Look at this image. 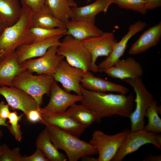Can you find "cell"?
Wrapping results in <instances>:
<instances>
[{
    "mask_svg": "<svg viewBox=\"0 0 161 161\" xmlns=\"http://www.w3.org/2000/svg\"><path fill=\"white\" fill-rule=\"evenodd\" d=\"M157 133L147 131L144 129L128 133L112 161H121L128 155L137 151L147 144H151L159 149L161 146L157 141Z\"/></svg>",
    "mask_w": 161,
    "mask_h": 161,
    "instance_id": "9",
    "label": "cell"
},
{
    "mask_svg": "<svg viewBox=\"0 0 161 161\" xmlns=\"http://www.w3.org/2000/svg\"><path fill=\"white\" fill-rule=\"evenodd\" d=\"M63 36H56L41 41L20 45L15 51L18 63L21 64L28 60L40 57L51 47L58 46L61 43L60 39Z\"/></svg>",
    "mask_w": 161,
    "mask_h": 161,
    "instance_id": "16",
    "label": "cell"
},
{
    "mask_svg": "<svg viewBox=\"0 0 161 161\" xmlns=\"http://www.w3.org/2000/svg\"><path fill=\"white\" fill-rule=\"evenodd\" d=\"M0 95L4 97L11 109L21 110L26 115L30 111L41 108L30 95L14 86H0Z\"/></svg>",
    "mask_w": 161,
    "mask_h": 161,
    "instance_id": "12",
    "label": "cell"
},
{
    "mask_svg": "<svg viewBox=\"0 0 161 161\" xmlns=\"http://www.w3.org/2000/svg\"><path fill=\"white\" fill-rule=\"evenodd\" d=\"M0 22H2V21L1 18L0 16Z\"/></svg>",
    "mask_w": 161,
    "mask_h": 161,
    "instance_id": "47",
    "label": "cell"
},
{
    "mask_svg": "<svg viewBox=\"0 0 161 161\" xmlns=\"http://www.w3.org/2000/svg\"><path fill=\"white\" fill-rule=\"evenodd\" d=\"M45 4L53 15L64 23L72 18L73 11L68 0H45Z\"/></svg>",
    "mask_w": 161,
    "mask_h": 161,
    "instance_id": "27",
    "label": "cell"
},
{
    "mask_svg": "<svg viewBox=\"0 0 161 161\" xmlns=\"http://www.w3.org/2000/svg\"><path fill=\"white\" fill-rule=\"evenodd\" d=\"M15 51L0 59V86H13L15 78L26 70L18 63Z\"/></svg>",
    "mask_w": 161,
    "mask_h": 161,
    "instance_id": "20",
    "label": "cell"
},
{
    "mask_svg": "<svg viewBox=\"0 0 161 161\" xmlns=\"http://www.w3.org/2000/svg\"><path fill=\"white\" fill-rule=\"evenodd\" d=\"M6 120L7 119L3 118L0 116V126H2L7 127L9 125L6 123Z\"/></svg>",
    "mask_w": 161,
    "mask_h": 161,
    "instance_id": "40",
    "label": "cell"
},
{
    "mask_svg": "<svg viewBox=\"0 0 161 161\" xmlns=\"http://www.w3.org/2000/svg\"><path fill=\"white\" fill-rule=\"evenodd\" d=\"M39 109L32 110L28 113L26 116L30 121L32 123L38 122L41 118Z\"/></svg>",
    "mask_w": 161,
    "mask_h": 161,
    "instance_id": "35",
    "label": "cell"
},
{
    "mask_svg": "<svg viewBox=\"0 0 161 161\" xmlns=\"http://www.w3.org/2000/svg\"><path fill=\"white\" fill-rule=\"evenodd\" d=\"M161 155H148L143 160V161H161Z\"/></svg>",
    "mask_w": 161,
    "mask_h": 161,
    "instance_id": "38",
    "label": "cell"
},
{
    "mask_svg": "<svg viewBox=\"0 0 161 161\" xmlns=\"http://www.w3.org/2000/svg\"><path fill=\"white\" fill-rule=\"evenodd\" d=\"M30 31L32 43L43 41L56 36H64L66 35V28H63L48 29L31 27Z\"/></svg>",
    "mask_w": 161,
    "mask_h": 161,
    "instance_id": "29",
    "label": "cell"
},
{
    "mask_svg": "<svg viewBox=\"0 0 161 161\" xmlns=\"http://www.w3.org/2000/svg\"><path fill=\"white\" fill-rule=\"evenodd\" d=\"M81 85L88 90L97 92H115L126 94L129 91L127 87L97 77L89 71L84 72Z\"/></svg>",
    "mask_w": 161,
    "mask_h": 161,
    "instance_id": "18",
    "label": "cell"
},
{
    "mask_svg": "<svg viewBox=\"0 0 161 161\" xmlns=\"http://www.w3.org/2000/svg\"><path fill=\"white\" fill-rule=\"evenodd\" d=\"M2 150L0 151V157H1L2 154Z\"/></svg>",
    "mask_w": 161,
    "mask_h": 161,
    "instance_id": "44",
    "label": "cell"
},
{
    "mask_svg": "<svg viewBox=\"0 0 161 161\" xmlns=\"http://www.w3.org/2000/svg\"><path fill=\"white\" fill-rule=\"evenodd\" d=\"M115 0H96L86 5L72 7L73 16L71 20H95L96 15L102 12L106 13L109 7L114 3Z\"/></svg>",
    "mask_w": 161,
    "mask_h": 161,
    "instance_id": "22",
    "label": "cell"
},
{
    "mask_svg": "<svg viewBox=\"0 0 161 161\" xmlns=\"http://www.w3.org/2000/svg\"><path fill=\"white\" fill-rule=\"evenodd\" d=\"M3 136V133L1 130L0 129V140L1 139Z\"/></svg>",
    "mask_w": 161,
    "mask_h": 161,
    "instance_id": "43",
    "label": "cell"
},
{
    "mask_svg": "<svg viewBox=\"0 0 161 161\" xmlns=\"http://www.w3.org/2000/svg\"><path fill=\"white\" fill-rule=\"evenodd\" d=\"M36 147L43 153L48 161H66V155L60 152L51 142L46 128L38 135L36 140Z\"/></svg>",
    "mask_w": 161,
    "mask_h": 161,
    "instance_id": "24",
    "label": "cell"
},
{
    "mask_svg": "<svg viewBox=\"0 0 161 161\" xmlns=\"http://www.w3.org/2000/svg\"><path fill=\"white\" fill-rule=\"evenodd\" d=\"M50 98L47 104L43 108L52 112H65L70 106L80 101L82 96L72 95L60 87L54 80L50 90Z\"/></svg>",
    "mask_w": 161,
    "mask_h": 161,
    "instance_id": "15",
    "label": "cell"
},
{
    "mask_svg": "<svg viewBox=\"0 0 161 161\" xmlns=\"http://www.w3.org/2000/svg\"><path fill=\"white\" fill-rule=\"evenodd\" d=\"M6 27L3 22H0V35L4 30Z\"/></svg>",
    "mask_w": 161,
    "mask_h": 161,
    "instance_id": "42",
    "label": "cell"
},
{
    "mask_svg": "<svg viewBox=\"0 0 161 161\" xmlns=\"http://www.w3.org/2000/svg\"><path fill=\"white\" fill-rule=\"evenodd\" d=\"M9 106L3 101L0 102V116L3 119H7L10 113L9 109Z\"/></svg>",
    "mask_w": 161,
    "mask_h": 161,
    "instance_id": "36",
    "label": "cell"
},
{
    "mask_svg": "<svg viewBox=\"0 0 161 161\" xmlns=\"http://www.w3.org/2000/svg\"><path fill=\"white\" fill-rule=\"evenodd\" d=\"M69 116L82 127L86 129L97 122L95 114L85 106L75 103L66 111Z\"/></svg>",
    "mask_w": 161,
    "mask_h": 161,
    "instance_id": "26",
    "label": "cell"
},
{
    "mask_svg": "<svg viewBox=\"0 0 161 161\" xmlns=\"http://www.w3.org/2000/svg\"><path fill=\"white\" fill-rule=\"evenodd\" d=\"M147 10H153L161 6V0H144Z\"/></svg>",
    "mask_w": 161,
    "mask_h": 161,
    "instance_id": "37",
    "label": "cell"
},
{
    "mask_svg": "<svg viewBox=\"0 0 161 161\" xmlns=\"http://www.w3.org/2000/svg\"><path fill=\"white\" fill-rule=\"evenodd\" d=\"M2 153L0 157V161H21L23 156L20 154L18 147L11 150L6 144L1 145Z\"/></svg>",
    "mask_w": 161,
    "mask_h": 161,
    "instance_id": "32",
    "label": "cell"
},
{
    "mask_svg": "<svg viewBox=\"0 0 161 161\" xmlns=\"http://www.w3.org/2000/svg\"><path fill=\"white\" fill-rule=\"evenodd\" d=\"M82 94L81 104L94 112L97 123L105 117L118 115L129 118L132 112L134 98L130 94L106 93L88 90L80 85Z\"/></svg>",
    "mask_w": 161,
    "mask_h": 161,
    "instance_id": "1",
    "label": "cell"
},
{
    "mask_svg": "<svg viewBox=\"0 0 161 161\" xmlns=\"http://www.w3.org/2000/svg\"><path fill=\"white\" fill-rule=\"evenodd\" d=\"M33 13L30 9L22 7L18 20L4 30L0 35V59L15 50L20 45L32 43L30 29Z\"/></svg>",
    "mask_w": 161,
    "mask_h": 161,
    "instance_id": "2",
    "label": "cell"
},
{
    "mask_svg": "<svg viewBox=\"0 0 161 161\" xmlns=\"http://www.w3.org/2000/svg\"><path fill=\"white\" fill-rule=\"evenodd\" d=\"M124 80L132 87L136 94L134 100L135 108L129 117L131 123L130 130L135 131L144 129L145 114L154 100L153 96L147 89L141 78H127Z\"/></svg>",
    "mask_w": 161,
    "mask_h": 161,
    "instance_id": "5",
    "label": "cell"
},
{
    "mask_svg": "<svg viewBox=\"0 0 161 161\" xmlns=\"http://www.w3.org/2000/svg\"><path fill=\"white\" fill-rule=\"evenodd\" d=\"M91 55L92 60L89 71L100 72L96 64L98 57H108L111 53L117 41L113 32H104L102 35L89 37L81 41Z\"/></svg>",
    "mask_w": 161,
    "mask_h": 161,
    "instance_id": "8",
    "label": "cell"
},
{
    "mask_svg": "<svg viewBox=\"0 0 161 161\" xmlns=\"http://www.w3.org/2000/svg\"><path fill=\"white\" fill-rule=\"evenodd\" d=\"M130 131L129 129H126L119 133L109 135L100 130L95 131L89 143L98 151L97 161L112 160Z\"/></svg>",
    "mask_w": 161,
    "mask_h": 161,
    "instance_id": "7",
    "label": "cell"
},
{
    "mask_svg": "<svg viewBox=\"0 0 161 161\" xmlns=\"http://www.w3.org/2000/svg\"><path fill=\"white\" fill-rule=\"evenodd\" d=\"M21 12L18 0H0V16L6 27L18 20Z\"/></svg>",
    "mask_w": 161,
    "mask_h": 161,
    "instance_id": "25",
    "label": "cell"
},
{
    "mask_svg": "<svg viewBox=\"0 0 161 161\" xmlns=\"http://www.w3.org/2000/svg\"><path fill=\"white\" fill-rule=\"evenodd\" d=\"M82 161H97V158L93 157H90L88 156H86L81 158Z\"/></svg>",
    "mask_w": 161,
    "mask_h": 161,
    "instance_id": "39",
    "label": "cell"
},
{
    "mask_svg": "<svg viewBox=\"0 0 161 161\" xmlns=\"http://www.w3.org/2000/svg\"><path fill=\"white\" fill-rule=\"evenodd\" d=\"M2 150V147L1 145L0 144V151Z\"/></svg>",
    "mask_w": 161,
    "mask_h": 161,
    "instance_id": "46",
    "label": "cell"
},
{
    "mask_svg": "<svg viewBox=\"0 0 161 161\" xmlns=\"http://www.w3.org/2000/svg\"><path fill=\"white\" fill-rule=\"evenodd\" d=\"M95 20H71L65 24L66 35H70L80 41L89 37L100 35L104 32L95 25Z\"/></svg>",
    "mask_w": 161,
    "mask_h": 161,
    "instance_id": "19",
    "label": "cell"
},
{
    "mask_svg": "<svg viewBox=\"0 0 161 161\" xmlns=\"http://www.w3.org/2000/svg\"><path fill=\"white\" fill-rule=\"evenodd\" d=\"M58 47H51L43 56L37 58L26 60L22 63L21 66L32 73L36 72L38 75L44 74L52 76L60 62L65 58L57 54Z\"/></svg>",
    "mask_w": 161,
    "mask_h": 161,
    "instance_id": "10",
    "label": "cell"
},
{
    "mask_svg": "<svg viewBox=\"0 0 161 161\" xmlns=\"http://www.w3.org/2000/svg\"><path fill=\"white\" fill-rule=\"evenodd\" d=\"M21 2L22 7L27 8L34 13L44 6L45 0H21Z\"/></svg>",
    "mask_w": 161,
    "mask_h": 161,
    "instance_id": "33",
    "label": "cell"
},
{
    "mask_svg": "<svg viewBox=\"0 0 161 161\" xmlns=\"http://www.w3.org/2000/svg\"><path fill=\"white\" fill-rule=\"evenodd\" d=\"M24 114L18 115L16 111L10 112L8 118V123L10 125H9L7 127L10 133L14 137L16 140L19 142H21L22 139L23 132L21 131L18 122L21 120Z\"/></svg>",
    "mask_w": 161,
    "mask_h": 161,
    "instance_id": "31",
    "label": "cell"
},
{
    "mask_svg": "<svg viewBox=\"0 0 161 161\" xmlns=\"http://www.w3.org/2000/svg\"><path fill=\"white\" fill-rule=\"evenodd\" d=\"M57 53L65 58L72 66L84 72L89 71L92 57L81 41L66 35L58 47Z\"/></svg>",
    "mask_w": 161,
    "mask_h": 161,
    "instance_id": "6",
    "label": "cell"
},
{
    "mask_svg": "<svg viewBox=\"0 0 161 161\" xmlns=\"http://www.w3.org/2000/svg\"><path fill=\"white\" fill-rule=\"evenodd\" d=\"M158 114L157 102L154 100L145 114V117L148 119V123L144 127L145 130L157 133L161 132V119Z\"/></svg>",
    "mask_w": 161,
    "mask_h": 161,
    "instance_id": "28",
    "label": "cell"
},
{
    "mask_svg": "<svg viewBox=\"0 0 161 161\" xmlns=\"http://www.w3.org/2000/svg\"><path fill=\"white\" fill-rule=\"evenodd\" d=\"M50 140L58 149L65 151L69 161H77L82 157L98 154L96 148L89 143L57 127L46 126Z\"/></svg>",
    "mask_w": 161,
    "mask_h": 161,
    "instance_id": "3",
    "label": "cell"
},
{
    "mask_svg": "<svg viewBox=\"0 0 161 161\" xmlns=\"http://www.w3.org/2000/svg\"><path fill=\"white\" fill-rule=\"evenodd\" d=\"M161 38V22L150 27L144 32L131 46L128 53L137 55L157 45Z\"/></svg>",
    "mask_w": 161,
    "mask_h": 161,
    "instance_id": "21",
    "label": "cell"
},
{
    "mask_svg": "<svg viewBox=\"0 0 161 161\" xmlns=\"http://www.w3.org/2000/svg\"><path fill=\"white\" fill-rule=\"evenodd\" d=\"M84 72L81 69L73 67L62 60L52 77L55 81L61 83L66 92H73L77 95L82 96L80 83Z\"/></svg>",
    "mask_w": 161,
    "mask_h": 161,
    "instance_id": "11",
    "label": "cell"
},
{
    "mask_svg": "<svg viewBox=\"0 0 161 161\" xmlns=\"http://www.w3.org/2000/svg\"><path fill=\"white\" fill-rule=\"evenodd\" d=\"M31 27L48 29L65 28V24L57 19L45 4L40 9L33 13Z\"/></svg>",
    "mask_w": 161,
    "mask_h": 161,
    "instance_id": "23",
    "label": "cell"
},
{
    "mask_svg": "<svg viewBox=\"0 0 161 161\" xmlns=\"http://www.w3.org/2000/svg\"><path fill=\"white\" fill-rule=\"evenodd\" d=\"M39 111L41 118L38 123L40 124L55 126L78 137L85 131V129L77 123L66 111L52 112L41 108Z\"/></svg>",
    "mask_w": 161,
    "mask_h": 161,
    "instance_id": "13",
    "label": "cell"
},
{
    "mask_svg": "<svg viewBox=\"0 0 161 161\" xmlns=\"http://www.w3.org/2000/svg\"><path fill=\"white\" fill-rule=\"evenodd\" d=\"M114 4L121 8L131 10L142 15L147 12L144 0H115Z\"/></svg>",
    "mask_w": 161,
    "mask_h": 161,
    "instance_id": "30",
    "label": "cell"
},
{
    "mask_svg": "<svg viewBox=\"0 0 161 161\" xmlns=\"http://www.w3.org/2000/svg\"><path fill=\"white\" fill-rule=\"evenodd\" d=\"M104 72L112 78L123 80L127 78H141L144 73L140 64L130 57L124 60L119 59Z\"/></svg>",
    "mask_w": 161,
    "mask_h": 161,
    "instance_id": "17",
    "label": "cell"
},
{
    "mask_svg": "<svg viewBox=\"0 0 161 161\" xmlns=\"http://www.w3.org/2000/svg\"><path fill=\"white\" fill-rule=\"evenodd\" d=\"M68 1L72 7L77 6V4L75 1V0H68Z\"/></svg>",
    "mask_w": 161,
    "mask_h": 161,
    "instance_id": "41",
    "label": "cell"
},
{
    "mask_svg": "<svg viewBox=\"0 0 161 161\" xmlns=\"http://www.w3.org/2000/svg\"><path fill=\"white\" fill-rule=\"evenodd\" d=\"M54 80L52 76L44 74L33 75L26 70L15 78L13 85L30 95L41 106L43 103V95H50Z\"/></svg>",
    "mask_w": 161,
    "mask_h": 161,
    "instance_id": "4",
    "label": "cell"
},
{
    "mask_svg": "<svg viewBox=\"0 0 161 161\" xmlns=\"http://www.w3.org/2000/svg\"><path fill=\"white\" fill-rule=\"evenodd\" d=\"M146 27L147 24L145 22L140 21L131 24L127 33L116 43L110 54L99 64L98 66L100 72H104L120 59L124 54L129 40Z\"/></svg>",
    "mask_w": 161,
    "mask_h": 161,
    "instance_id": "14",
    "label": "cell"
},
{
    "mask_svg": "<svg viewBox=\"0 0 161 161\" xmlns=\"http://www.w3.org/2000/svg\"><path fill=\"white\" fill-rule=\"evenodd\" d=\"M21 161H48L41 151L36 148L35 152L29 156H23Z\"/></svg>",
    "mask_w": 161,
    "mask_h": 161,
    "instance_id": "34",
    "label": "cell"
},
{
    "mask_svg": "<svg viewBox=\"0 0 161 161\" xmlns=\"http://www.w3.org/2000/svg\"><path fill=\"white\" fill-rule=\"evenodd\" d=\"M92 0H87V2L88 3H89V2H90L91 1H92Z\"/></svg>",
    "mask_w": 161,
    "mask_h": 161,
    "instance_id": "45",
    "label": "cell"
}]
</instances>
